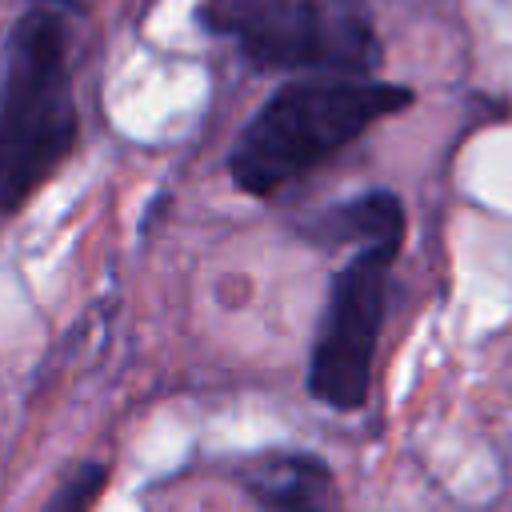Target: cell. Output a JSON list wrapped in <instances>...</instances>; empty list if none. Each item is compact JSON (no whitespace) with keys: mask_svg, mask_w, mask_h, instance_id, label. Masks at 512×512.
I'll list each match as a JSON object with an SVG mask.
<instances>
[{"mask_svg":"<svg viewBox=\"0 0 512 512\" xmlns=\"http://www.w3.org/2000/svg\"><path fill=\"white\" fill-rule=\"evenodd\" d=\"M200 24L260 68L368 76L380 64L368 0H204Z\"/></svg>","mask_w":512,"mask_h":512,"instance_id":"3957f363","label":"cell"},{"mask_svg":"<svg viewBox=\"0 0 512 512\" xmlns=\"http://www.w3.org/2000/svg\"><path fill=\"white\" fill-rule=\"evenodd\" d=\"M76 128L68 12L36 0L0 52V216L16 212L64 164Z\"/></svg>","mask_w":512,"mask_h":512,"instance_id":"6da1fadb","label":"cell"},{"mask_svg":"<svg viewBox=\"0 0 512 512\" xmlns=\"http://www.w3.org/2000/svg\"><path fill=\"white\" fill-rule=\"evenodd\" d=\"M108 480V468L104 464H80L44 504V512H92L100 488Z\"/></svg>","mask_w":512,"mask_h":512,"instance_id":"52a82bcc","label":"cell"},{"mask_svg":"<svg viewBox=\"0 0 512 512\" xmlns=\"http://www.w3.org/2000/svg\"><path fill=\"white\" fill-rule=\"evenodd\" d=\"M404 104H412L408 88L368 76H312L284 84L240 128L228 156L232 180L248 196H272Z\"/></svg>","mask_w":512,"mask_h":512,"instance_id":"7a4b0ae2","label":"cell"},{"mask_svg":"<svg viewBox=\"0 0 512 512\" xmlns=\"http://www.w3.org/2000/svg\"><path fill=\"white\" fill-rule=\"evenodd\" d=\"M248 492L256 512H340V492L316 456H264L248 472Z\"/></svg>","mask_w":512,"mask_h":512,"instance_id":"5b68a950","label":"cell"},{"mask_svg":"<svg viewBox=\"0 0 512 512\" xmlns=\"http://www.w3.org/2000/svg\"><path fill=\"white\" fill-rule=\"evenodd\" d=\"M400 244H364L332 276L328 304L308 360V392L336 412L364 404L376 364V344L388 312V268Z\"/></svg>","mask_w":512,"mask_h":512,"instance_id":"277c9868","label":"cell"},{"mask_svg":"<svg viewBox=\"0 0 512 512\" xmlns=\"http://www.w3.org/2000/svg\"><path fill=\"white\" fill-rule=\"evenodd\" d=\"M400 232H404V212L388 192L356 196V200L332 208L316 224L320 240H340V244L352 240L356 248H364V244H400Z\"/></svg>","mask_w":512,"mask_h":512,"instance_id":"8992f818","label":"cell"}]
</instances>
